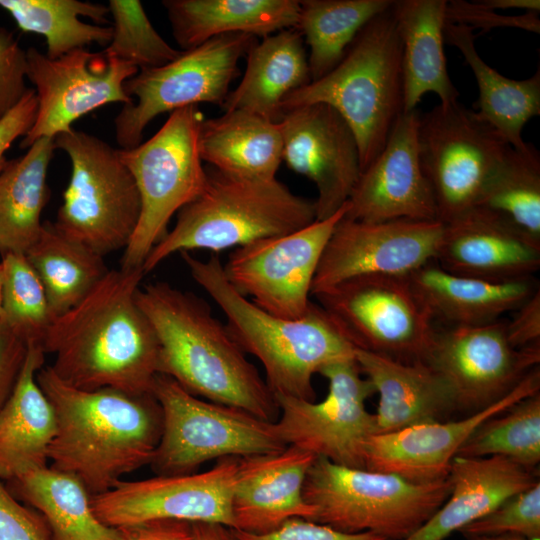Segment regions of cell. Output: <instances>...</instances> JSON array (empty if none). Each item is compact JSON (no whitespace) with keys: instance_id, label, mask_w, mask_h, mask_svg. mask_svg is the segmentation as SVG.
Returning <instances> with one entry per match:
<instances>
[{"instance_id":"6da1fadb","label":"cell","mask_w":540,"mask_h":540,"mask_svg":"<svg viewBox=\"0 0 540 540\" xmlns=\"http://www.w3.org/2000/svg\"><path fill=\"white\" fill-rule=\"evenodd\" d=\"M143 276L142 268L109 270L84 299L52 322L42 349L55 355L50 367L63 382L85 391L152 394L160 349L136 298Z\"/></svg>"},{"instance_id":"7a4b0ae2","label":"cell","mask_w":540,"mask_h":540,"mask_svg":"<svg viewBox=\"0 0 540 540\" xmlns=\"http://www.w3.org/2000/svg\"><path fill=\"white\" fill-rule=\"evenodd\" d=\"M37 382L56 417L50 466L75 476L91 496L151 463L162 432V412L153 394L80 390L50 366L38 371Z\"/></svg>"},{"instance_id":"3957f363","label":"cell","mask_w":540,"mask_h":540,"mask_svg":"<svg viewBox=\"0 0 540 540\" xmlns=\"http://www.w3.org/2000/svg\"><path fill=\"white\" fill-rule=\"evenodd\" d=\"M136 298L159 342V374L199 398L276 421L274 395L205 300L166 282L140 287Z\"/></svg>"},{"instance_id":"277c9868","label":"cell","mask_w":540,"mask_h":540,"mask_svg":"<svg viewBox=\"0 0 540 540\" xmlns=\"http://www.w3.org/2000/svg\"><path fill=\"white\" fill-rule=\"evenodd\" d=\"M181 257L193 280L223 312L236 343L261 362L274 396L314 401L313 376L331 363L355 359L356 347L317 303L299 319L277 317L230 285L217 255L201 260L181 252Z\"/></svg>"},{"instance_id":"5b68a950","label":"cell","mask_w":540,"mask_h":540,"mask_svg":"<svg viewBox=\"0 0 540 540\" xmlns=\"http://www.w3.org/2000/svg\"><path fill=\"white\" fill-rule=\"evenodd\" d=\"M207 176L204 191L178 211L173 229L148 254L144 274L177 252L217 253L288 234L316 220L314 200L294 194L277 178H241L215 169Z\"/></svg>"},{"instance_id":"8992f818","label":"cell","mask_w":540,"mask_h":540,"mask_svg":"<svg viewBox=\"0 0 540 540\" xmlns=\"http://www.w3.org/2000/svg\"><path fill=\"white\" fill-rule=\"evenodd\" d=\"M313 103L333 107L348 123L362 172L383 150L404 112L402 44L392 5L359 31L332 70L290 93L282 102V114Z\"/></svg>"},{"instance_id":"52a82bcc","label":"cell","mask_w":540,"mask_h":540,"mask_svg":"<svg viewBox=\"0 0 540 540\" xmlns=\"http://www.w3.org/2000/svg\"><path fill=\"white\" fill-rule=\"evenodd\" d=\"M450 490L449 477L413 483L392 473L350 468L316 457L303 496L315 508V522L343 532H372L403 540L441 507Z\"/></svg>"},{"instance_id":"ba28073f","label":"cell","mask_w":540,"mask_h":540,"mask_svg":"<svg viewBox=\"0 0 540 540\" xmlns=\"http://www.w3.org/2000/svg\"><path fill=\"white\" fill-rule=\"evenodd\" d=\"M71 161V176L56 227L96 254L129 244L141 213L135 180L118 149L73 127L54 138Z\"/></svg>"},{"instance_id":"9c48e42d","label":"cell","mask_w":540,"mask_h":540,"mask_svg":"<svg viewBox=\"0 0 540 540\" xmlns=\"http://www.w3.org/2000/svg\"><path fill=\"white\" fill-rule=\"evenodd\" d=\"M203 120L196 105L177 109L147 141L118 149L141 201L138 225L124 249L121 268H142L168 232L172 216L204 191L208 176L198 145Z\"/></svg>"},{"instance_id":"30bf717a","label":"cell","mask_w":540,"mask_h":540,"mask_svg":"<svg viewBox=\"0 0 540 540\" xmlns=\"http://www.w3.org/2000/svg\"><path fill=\"white\" fill-rule=\"evenodd\" d=\"M152 394L162 412L161 437L150 463L157 475L190 474L212 459L286 447L275 422L199 398L167 375L156 376Z\"/></svg>"},{"instance_id":"8fae6325","label":"cell","mask_w":540,"mask_h":540,"mask_svg":"<svg viewBox=\"0 0 540 540\" xmlns=\"http://www.w3.org/2000/svg\"><path fill=\"white\" fill-rule=\"evenodd\" d=\"M257 41L248 34L221 35L181 50L166 65L139 70L125 83L127 95L136 101L124 104L114 121L120 149L139 145L144 129L162 113L199 103L222 107L239 73L240 60Z\"/></svg>"},{"instance_id":"7c38bea8","label":"cell","mask_w":540,"mask_h":540,"mask_svg":"<svg viewBox=\"0 0 540 540\" xmlns=\"http://www.w3.org/2000/svg\"><path fill=\"white\" fill-rule=\"evenodd\" d=\"M358 349L423 360L436 330L407 276L362 275L312 295Z\"/></svg>"},{"instance_id":"4fadbf2b","label":"cell","mask_w":540,"mask_h":540,"mask_svg":"<svg viewBox=\"0 0 540 540\" xmlns=\"http://www.w3.org/2000/svg\"><path fill=\"white\" fill-rule=\"evenodd\" d=\"M509 144L458 101L420 115L419 159L446 224L472 209Z\"/></svg>"},{"instance_id":"5bb4252c","label":"cell","mask_w":540,"mask_h":540,"mask_svg":"<svg viewBox=\"0 0 540 540\" xmlns=\"http://www.w3.org/2000/svg\"><path fill=\"white\" fill-rule=\"evenodd\" d=\"M319 374L328 381V394L320 402L274 396L279 436L286 446L341 466L366 469L367 444L377 434L375 416L365 405L375 392L373 385L355 359L331 363Z\"/></svg>"},{"instance_id":"9a60e30c","label":"cell","mask_w":540,"mask_h":540,"mask_svg":"<svg viewBox=\"0 0 540 540\" xmlns=\"http://www.w3.org/2000/svg\"><path fill=\"white\" fill-rule=\"evenodd\" d=\"M347 203L333 216L297 231L235 248L223 271L230 285L262 310L285 319L303 317L325 246Z\"/></svg>"},{"instance_id":"2e32d148","label":"cell","mask_w":540,"mask_h":540,"mask_svg":"<svg viewBox=\"0 0 540 540\" xmlns=\"http://www.w3.org/2000/svg\"><path fill=\"white\" fill-rule=\"evenodd\" d=\"M238 466L239 457H224L205 472L121 480L91 496L92 508L102 523L116 529L157 520L217 523L233 529Z\"/></svg>"},{"instance_id":"e0dca14e","label":"cell","mask_w":540,"mask_h":540,"mask_svg":"<svg viewBox=\"0 0 540 540\" xmlns=\"http://www.w3.org/2000/svg\"><path fill=\"white\" fill-rule=\"evenodd\" d=\"M139 69L86 48L50 59L36 48L26 50V78L34 85L37 114L22 148L40 138H55L84 115L109 103L129 104L125 83Z\"/></svg>"},{"instance_id":"ac0fdd59","label":"cell","mask_w":540,"mask_h":540,"mask_svg":"<svg viewBox=\"0 0 540 540\" xmlns=\"http://www.w3.org/2000/svg\"><path fill=\"white\" fill-rule=\"evenodd\" d=\"M505 323L436 328L422 361L448 385L456 409L476 412L491 405L538 367L539 344L514 348Z\"/></svg>"},{"instance_id":"d6986e66","label":"cell","mask_w":540,"mask_h":540,"mask_svg":"<svg viewBox=\"0 0 540 540\" xmlns=\"http://www.w3.org/2000/svg\"><path fill=\"white\" fill-rule=\"evenodd\" d=\"M444 229L439 220L336 224L316 270L311 296L362 275L408 276L433 261Z\"/></svg>"},{"instance_id":"ffe728a7","label":"cell","mask_w":540,"mask_h":540,"mask_svg":"<svg viewBox=\"0 0 540 540\" xmlns=\"http://www.w3.org/2000/svg\"><path fill=\"white\" fill-rule=\"evenodd\" d=\"M282 161L317 189L316 220L336 214L361 173L356 137L331 106L313 103L285 110L279 121Z\"/></svg>"},{"instance_id":"44dd1931","label":"cell","mask_w":540,"mask_h":540,"mask_svg":"<svg viewBox=\"0 0 540 540\" xmlns=\"http://www.w3.org/2000/svg\"><path fill=\"white\" fill-rule=\"evenodd\" d=\"M419 121L417 109L398 117L383 150L360 173L345 218L363 222L438 220L434 195L419 159Z\"/></svg>"},{"instance_id":"7402d4cb","label":"cell","mask_w":540,"mask_h":540,"mask_svg":"<svg viewBox=\"0 0 540 540\" xmlns=\"http://www.w3.org/2000/svg\"><path fill=\"white\" fill-rule=\"evenodd\" d=\"M539 367L508 394L460 420L431 422L397 432L373 435L366 448L368 470L398 475L413 483H432L449 476L451 462L469 436L487 419L539 392Z\"/></svg>"},{"instance_id":"603a6c76","label":"cell","mask_w":540,"mask_h":540,"mask_svg":"<svg viewBox=\"0 0 540 540\" xmlns=\"http://www.w3.org/2000/svg\"><path fill=\"white\" fill-rule=\"evenodd\" d=\"M434 262L452 274L489 282L530 280L540 268V241L473 207L444 224Z\"/></svg>"},{"instance_id":"cb8c5ba5","label":"cell","mask_w":540,"mask_h":540,"mask_svg":"<svg viewBox=\"0 0 540 540\" xmlns=\"http://www.w3.org/2000/svg\"><path fill=\"white\" fill-rule=\"evenodd\" d=\"M315 458L292 445L239 458L232 498L233 529L265 534L291 519L313 521L316 511L304 499L303 487Z\"/></svg>"},{"instance_id":"d4e9b609","label":"cell","mask_w":540,"mask_h":540,"mask_svg":"<svg viewBox=\"0 0 540 540\" xmlns=\"http://www.w3.org/2000/svg\"><path fill=\"white\" fill-rule=\"evenodd\" d=\"M448 477L451 490L446 501L403 540H445L539 481L533 471L503 456L456 455Z\"/></svg>"},{"instance_id":"484cf974","label":"cell","mask_w":540,"mask_h":540,"mask_svg":"<svg viewBox=\"0 0 540 540\" xmlns=\"http://www.w3.org/2000/svg\"><path fill=\"white\" fill-rule=\"evenodd\" d=\"M355 361L379 394L377 434L437 422L456 409L448 385L422 360L401 362L356 348Z\"/></svg>"},{"instance_id":"4316f807","label":"cell","mask_w":540,"mask_h":540,"mask_svg":"<svg viewBox=\"0 0 540 540\" xmlns=\"http://www.w3.org/2000/svg\"><path fill=\"white\" fill-rule=\"evenodd\" d=\"M433 321L447 327H472L500 320L515 311L538 286L533 279L489 282L452 274L434 260L407 276Z\"/></svg>"},{"instance_id":"83f0119b","label":"cell","mask_w":540,"mask_h":540,"mask_svg":"<svg viewBox=\"0 0 540 540\" xmlns=\"http://www.w3.org/2000/svg\"><path fill=\"white\" fill-rule=\"evenodd\" d=\"M44 356L42 348L27 347L20 375L0 410V479L3 482L48 465L49 448L56 434V417L37 382Z\"/></svg>"},{"instance_id":"f1b7e54d","label":"cell","mask_w":540,"mask_h":540,"mask_svg":"<svg viewBox=\"0 0 540 540\" xmlns=\"http://www.w3.org/2000/svg\"><path fill=\"white\" fill-rule=\"evenodd\" d=\"M446 6V0L393 1L402 44L404 112L416 110L427 93H435L442 104L458 101L443 47Z\"/></svg>"},{"instance_id":"f546056e","label":"cell","mask_w":540,"mask_h":540,"mask_svg":"<svg viewBox=\"0 0 540 540\" xmlns=\"http://www.w3.org/2000/svg\"><path fill=\"white\" fill-rule=\"evenodd\" d=\"M173 37L182 51L227 34L265 38L296 28L300 0H164Z\"/></svg>"},{"instance_id":"4dcf8cb0","label":"cell","mask_w":540,"mask_h":540,"mask_svg":"<svg viewBox=\"0 0 540 540\" xmlns=\"http://www.w3.org/2000/svg\"><path fill=\"white\" fill-rule=\"evenodd\" d=\"M246 57L244 75L223 111L245 110L279 122L283 100L311 82L302 35L295 28L274 33L257 41Z\"/></svg>"},{"instance_id":"1f68e13d","label":"cell","mask_w":540,"mask_h":540,"mask_svg":"<svg viewBox=\"0 0 540 540\" xmlns=\"http://www.w3.org/2000/svg\"><path fill=\"white\" fill-rule=\"evenodd\" d=\"M198 145L203 162L235 177L274 179L282 162L279 122L245 110L203 120Z\"/></svg>"},{"instance_id":"d6a6232c","label":"cell","mask_w":540,"mask_h":540,"mask_svg":"<svg viewBox=\"0 0 540 540\" xmlns=\"http://www.w3.org/2000/svg\"><path fill=\"white\" fill-rule=\"evenodd\" d=\"M444 41L458 48L471 68L479 90L477 117L491 126L513 149L524 152L525 124L540 115V69L524 80L507 78L489 66L475 47L473 30L465 25L447 23Z\"/></svg>"},{"instance_id":"836d02e7","label":"cell","mask_w":540,"mask_h":540,"mask_svg":"<svg viewBox=\"0 0 540 540\" xmlns=\"http://www.w3.org/2000/svg\"><path fill=\"white\" fill-rule=\"evenodd\" d=\"M10 493L41 514L51 540H122L95 515L91 494L75 476L44 466L5 482Z\"/></svg>"},{"instance_id":"e575fe53","label":"cell","mask_w":540,"mask_h":540,"mask_svg":"<svg viewBox=\"0 0 540 540\" xmlns=\"http://www.w3.org/2000/svg\"><path fill=\"white\" fill-rule=\"evenodd\" d=\"M56 149L40 138L19 158L0 169V255L25 254L38 238L41 214L49 199L47 172Z\"/></svg>"},{"instance_id":"d590c367","label":"cell","mask_w":540,"mask_h":540,"mask_svg":"<svg viewBox=\"0 0 540 540\" xmlns=\"http://www.w3.org/2000/svg\"><path fill=\"white\" fill-rule=\"evenodd\" d=\"M24 255L44 287L54 320L84 299L109 272L102 256L48 221Z\"/></svg>"},{"instance_id":"8d00e7d4","label":"cell","mask_w":540,"mask_h":540,"mask_svg":"<svg viewBox=\"0 0 540 540\" xmlns=\"http://www.w3.org/2000/svg\"><path fill=\"white\" fill-rule=\"evenodd\" d=\"M17 26L45 37L50 59L96 43L104 48L112 37L107 5L79 0H0Z\"/></svg>"},{"instance_id":"74e56055","label":"cell","mask_w":540,"mask_h":540,"mask_svg":"<svg viewBox=\"0 0 540 540\" xmlns=\"http://www.w3.org/2000/svg\"><path fill=\"white\" fill-rule=\"evenodd\" d=\"M393 0H300L297 29L309 47L311 81L342 59L359 31Z\"/></svg>"},{"instance_id":"f35d334b","label":"cell","mask_w":540,"mask_h":540,"mask_svg":"<svg viewBox=\"0 0 540 540\" xmlns=\"http://www.w3.org/2000/svg\"><path fill=\"white\" fill-rule=\"evenodd\" d=\"M474 207L493 212L540 241V155L509 147L485 182Z\"/></svg>"},{"instance_id":"ab89813d","label":"cell","mask_w":540,"mask_h":540,"mask_svg":"<svg viewBox=\"0 0 540 540\" xmlns=\"http://www.w3.org/2000/svg\"><path fill=\"white\" fill-rule=\"evenodd\" d=\"M457 455L503 456L533 471L540 461V393L487 419L469 436Z\"/></svg>"},{"instance_id":"60d3db41","label":"cell","mask_w":540,"mask_h":540,"mask_svg":"<svg viewBox=\"0 0 540 540\" xmlns=\"http://www.w3.org/2000/svg\"><path fill=\"white\" fill-rule=\"evenodd\" d=\"M1 257L3 321L27 347L42 348L54 321L44 287L24 254Z\"/></svg>"},{"instance_id":"b9f144b4","label":"cell","mask_w":540,"mask_h":540,"mask_svg":"<svg viewBox=\"0 0 540 540\" xmlns=\"http://www.w3.org/2000/svg\"><path fill=\"white\" fill-rule=\"evenodd\" d=\"M107 6L112 37L103 50L106 55L143 70L166 65L181 54L156 31L140 1L110 0Z\"/></svg>"},{"instance_id":"7bdbcfd3","label":"cell","mask_w":540,"mask_h":540,"mask_svg":"<svg viewBox=\"0 0 540 540\" xmlns=\"http://www.w3.org/2000/svg\"><path fill=\"white\" fill-rule=\"evenodd\" d=\"M465 539L501 534H518L540 539V482L502 502L494 510L464 527Z\"/></svg>"},{"instance_id":"ee69618b","label":"cell","mask_w":540,"mask_h":540,"mask_svg":"<svg viewBox=\"0 0 540 540\" xmlns=\"http://www.w3.org/2000/svg\"><path fill=\"white\" fill-rule=\"evenodd\" d=\"M446 22L465 25L472 30L479 28L482 32L498 27H512L540 33L539 12L525 11L519 15H504L484 7L478 1H447Z\"/></svg>"},{"instance_id":"f6af8a7d","label":"cell","mask_w":540,"mask_h":540,"mask_svg":"<svg viewBox=\"0 0 540 540\" xmlns=\"http://www.w3.org/2000/svg\"><path fill=\"white\" fill-rule=\"evenodd\" d=\"M0 540H51L41 514L16 499L1 479Z\"/></svg>"},{"instance_id":"bcb514c9","label":"cell","mask_w":540,"mask_h":540,"mask_svg":"<svg viewBox=\"0 0 540 540\" xmlns=\"http://www.w3.org/2000/svg\"><path fill=\"white\" fill-rule=\"evenodd\" d=\"M26 51L13 34L0 28V119L27 91Z\"/></svg>"},{"instance_id":"7dc6e473","label":"cell","mask_w":540,"mask_h":540,"mask_svg":"<svg viewBox=\"0 0 540 540\" xmlns=\"http://www.w3.org/2000/svg\"><path fill=\"white\" fill-rule=\"evenodd\" d=\"M233 531L238 540H389L372 532L348 533L302 518L291 519L265 534Z\"/></svg>"},{"instance_id":"c3c4849f","label":"cell","mask_w":540,"mask_h":540,"mask_svg":"<svg viewBox=\"0 0 540 540\" xmlns=\"http://www.w3.org/2000/svg\"><path fill=\"white\" fill-rule=\"evenodd\" d=\"M37 97L33 88H28L20 101L0 119V169L5 162V153L19 137H24L32 128L37 114Z\"/></svg>"},{"instance_id":"681fc988","label":"cell","mask_w":540,"mask_h":540,"mask_svg":"<svg viewBox=\"0 0 540 540\" xmlns=\"http://www.w3.org/2000/svg\"><path fill=\"white\" fill-rule=\"evenodd\" d=\"M514 312L505 323L508 342L517 349L540 343V290L539 287Z\"/></svg>"},{"instance_id":"f907efd6","label":"cell","mask_w":540,"mask_h":540,"mask_svg":"<svg viewBox=\"0 0 540 540\" xmlns=\"http://www.w3.org/2000/svg\"><path fill=\"white\" fill-rule=\"evenodd\" d=\"M26 354V344L0 321V410L16 384Z\"/></svg>"},{"instance_id":"816d5d0a","label":"cell","mask_w":540,"mask_h":540,"mask_svg":"<svg viewBox=\"0 0 540 540\" xmlns=\"http://www.w3.org/2000/svg\"><path fill=\"white\" fill-rule=\"evenodd\" d=\"M118 530L122 540H187L191 532V523L157 520Z\"/></svg>"},{"instance_id":"f5cc1de1","label":"cell","mask_w":540,"mask_h":540,"mask_svg":"<svg viewBox=\"0 0 540 540\" xmlns=\"http://www.w3.org/2000/svg\"><path fill=\"white\" fill-rule=\"evenodd\" d=\"M187 540H238L232 528L217 523H191Z\"/></svg>"},{"instance_id":"db71d44e","label":"cell","mask_w":540,"mask_h":540,"mask_svg":"<svg viewBox=\"0 0 540 540\" xmlns=\"http://www.w3.org/2000/svg\"><path fill=\"white\" fill-rule=\"evenodd\" d=\"M484 7L492 10L520 9L525 11H540L539 0H481L478 1Z\"/></svg>"},{"instance_id":"11a10c76","label":"cell","mask_w":540,"mask_h":540,"mask_svg":"<svg viewBox=\"0 0 540 540\" xmlns=\"http://www.w3.org/2000/svg\"><path fill=\"white\" fill-rule=\"evenodd\" d=\"M466 540H530L522 535L518 534H501L495 536H482V537H473Z\"/></svg>"},{"instance_id":"9f6ffc18","label":"cell","mask_w":540,"mask_h":540,"mask_svg":"<svg viewBox=\"0 0 540 540\" xmlns=\"http://www.w3.org/2000/svg\"><path fill=\"white\" fill-rule=\"evenodd\" d=\"M2 299H3V268L0 261V321L3 320Z\"/></svg>"}]
</instances>
